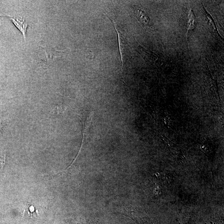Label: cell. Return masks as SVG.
I'll return each instance as SVG.
<instances>
[{
	"mask_svg": "<svg viewBox=\"0 0 224 224\" xmlns=\"http://www.w3.org/2000/svg\"><path fill=\"white\" fill-rule=\"evenodd\" d=\"M133 10L136 17L140 23L146 26H150V19L144 10L137 6L134 7Z\"/></svg>",
	"mask_w": 224,
	"mask_h": 224,
	"instance_id": "cell-1",
	"label": "cell"
},
{
	"mask_svg": "<svg viewBox=\"0 0 224 224\" xmlns=\"http://www.w3.org/2000/svg\"><path fill=\"white\" fill-rule=\"evenodd\" d=\"M8 16L10 17V19L12 20V22L14 23L15 26L22 32L25 40L26 41V32L28 25L25 22V20L23 19H18L15 17H13L10 16Z\"/></svg>",
	"mask_w": 224,
	"mask_h": 224,
	"instance_id": "cell-2",
	"label": "cell"
},
{
	"mask_svg": "<svg viewBox=\"0 0 224 224\" xmlns=\"http://www.w3.org/2000/svg\"><path fill=\"white\" fill-rule=\"evenodd\" d=\"M196 26V19L194 13L192 10L190 12L188 15V28L189 30L194 29Z\"/></svg>",
	"mask_w": 224,
	"mask_h": 224,
	"instance_id": "cell-3",
	"label": "cell"
},
{
	"mask_svg": "<svg viewBox=\"0 0 224 224\" xmlns=\"http://www.w3.org/2000/svg\"><path fill=\"white\" fill-rule=\"evenodd\" d=\"M6 153L3 152L2 153L0 157V172H1L3 169L6 160Z\"/></svg>",
	"mask_w": 224,
	"mask_h": 224,
	"instance_id": "cell-4",
	"label": "cell"
},
{
	"mask_svg": "<svg viewBox=\"0 0 224 224\" xmlns=\"http://www.w3.org/2000/svg\"><path fill=\"white\" fill-rule=\"evenodd\" d=\"M3 129V124L1 122V121H0V135H1L2 130Z\"/></svg>",
	"mask_w": 224,
	"mask_h": 224,
	"instance_id": "cell-5",
	"label": "cell"
}]
</instances>
